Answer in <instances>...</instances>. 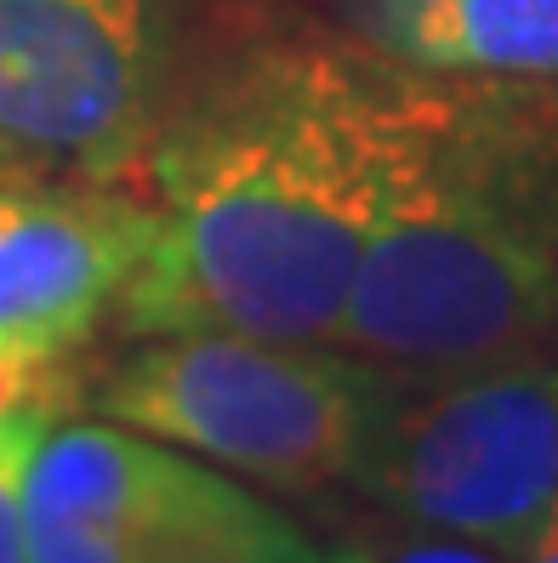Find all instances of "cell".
Listing matches in <instances>:
<instances>
[{
	"label": "cell",
	"mask_w": 558,
	"mask_h": 563,
	"mask_svg": "<svg viewBox=\"0 0 558 563\" xmlns=\"http://www.w3.org/2000/svg\"><path fill=\"white\" fill-rule=\"evenodd\" d=\"M35 563H337L285 512L120 421H63L29 455Z\"/></svg>",
	"instance_id": "6"
},
{
	"label": "cell",
	"mask_w": 558,
	"mask_h": 563,
	"mask_svg": "<svg viewBox=\"0 0 558 563\" xmlns=\"http://www.w3.org/2000/svg\"><path fill=\"white\" fill-rule=\"evenodd\" d=\"M365 563H513L507 552L484 547V541H468V536H445V529H411V536H393V541H376V547H359Z\"/></svg>",
	"instance_id": "10"
},
{
	"label": "cell",
	"mask_w": 558,
	"mask_h": 563,
	"mask_svg": "<svg viewBox=\"0 0 558 563\" xmlns=\"http://www.w3.org/2000/svg\"><path fill=\"white\" fill-rule=\"evenodd\" d=\"M524 563H558V507H552L547 529H541V536H536V547L524 552Z\"/></svg>",
	"instance_id": "12"
},
{
	"label": "cell",
	"mask_w": 558,
	"mask_h": 563,
	"mask_svg": "<svg viewBox=\"0 0 558 563\" xmlns=\"http://www.w3.org/2000/svg\"><path fill=\"white\" fill-rule=\"evenodd\" d=\"M393 371L319 342L188 330L149 336L97 387L109 421L285 495L353 478Z\"/></svg>",
	"instance_id": "3"
},
{
	"label": "cell",
	"mask_w": 558,
	"mask_h": 563,
	"mask_svg": "<svg viewBox=\"0 0 558 563\" xmlns=\"http://www.w3.org/2000/svg\"><path fill=\"white\" fill-rule=\"evenodd\" d=\"M52 393H57V358H35L0 342V421L18 410H52Z\"/></svg>",
	"instance_id": "11"
},
{
	"label": "cell",
	"mask_w": 558,
	"mask_h": 563,
	"mask_svg": "<svg viewBox=\"0 0 558 563\" xmlns=\"http://www.w3.org/2000/svg\"><path fill=\"white\" fill-rule=\"evenodd\" d=\"M558 324V86L387 63V177L337 347L450 371Z\"/></svg>",
	"instance_id": "2"
},
{
	"label": "cell",
	"mask_w": 558,
	"mask_h": 563,
	"mask_svg": "<svg viewBox=\"0 0 558 563\" xmlns=\"http://www.w3.org/2000/svg\"><path fill=\"white\" fill-rule=\"evenodd\" d=\"M387 177V63L262 35L183 75L143 177L154 245L120 296L131 336L325 342Z\"/></svg>",
	"instance_id": "1"
},
{
	"label": "cell",
	"mask_w": 558,
	"mask_h": 563,
	"mask_svg": "<svg viewBox=\"0 0 558 563\" xmlns=\"http://www.w3.org/2000/svg\"><path fill=\"white\" fill-rule=\"evenodd\" d=\"M154 245L149 200L120 183H0V342L35 358L75 353L120 308Z\"/></svg>",
	"instance_id": "7"
},
{
	"label": "cell",
	"mask_w": 558,
	"mask_h": 563,
	"mask_svg": "<svg viewBox=\"0 0 558 563\" xmlns=\"http://www.w3.org/2000/svg\"><path fill=\"white\" fill-rule=\"evenodd\" d=\"M337 18L393 69L558 86V0H337Z\"/></svg>",
	"instance_id": "8"
},
{
	"label": "cell",
	"mask_w": 558,
	"mask_h": 563,
	"mask_svg": "<svg viewBox=\"0 0 558 563\" xmlns=\"http://www.w3.org/2000/svg\"><path fill=\"white\" fill-rule=\"evenodd\" d=\"M337 563H365V552H359V547H342V552H337Z\"/></svg>",
	"instance_id": "13"
},
{
	"label": "cell",
	"mask_w": 558,
	"mask_h": 563,
	"mask_svg": "<svg viewBox=\"0 0 558 563\" xmlns=\"http://www.w3.org/2000/svg\"><path fill=\"white\" fill-rule=\"evenodd\" d=\"M188 75V0H0V165L138 183Z\"/></svg>",
	"instance_id": "5"
},
{
	"label": "cell",
	"mask_w": 558,
	"mask_h": 563,
	"mask_svg": "<svg viewBox=\"0 0 558 563\" xmlns=\"http://www.w3.org/2000/svg\"><path fill=\"white\" fill-rule=\"evenodd\" d=\"M7 177H18V172H12V165H0V183H7Z\"/></svg>",
	"instance_id": "14"
},
{
	"label": "cell",
	"mask_w": 558,
	"mask_h": 563,
	"mask_svg": "<svg viewBox=\"0 0 558 563\" xmlns=\"http://www.w3.org/2000/svg\"><path fill=\"white\" fill-rule=\"evenodd\" d=\"M52 410H18L0 421V563H35L29 558V529H23V473L29 455L46 439Z\"/></svg>",
	"instance_id": "9"
},
{
	"label": "cell",
	"mask_w": 558,
	"mask_h": 563,
	"mask_svg": "<svg viewBox=\"0 0 558 563\" xmlns=\"http://www.w3.org/2000/svg\"><path fill=\"white\" fill-rule=\"evenodd\" d=\"M353 484L405 523L524 558L558 507V358L541 347L393 371Z\"/></svg>",
	"instance_id": "4"
}]
</instances>
